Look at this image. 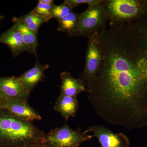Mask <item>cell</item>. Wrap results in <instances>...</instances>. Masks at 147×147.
<instances>
[{
  "label": "cell",
  "mask_w": 147,
  "mask_h": 147,
  "mask_svg": "<svg viewBox=\"0 0 147 147\" xmlns=\"http://www.w3.org/2000/svg\"><path fill=\"white\" fill-rule=\"evenodd\" d=\"M100 42L102 62L88 100L110 124L147 127V18L109 26Z\"/></svg>",
  "instance_id": "obj_1"
},
{
  "label": "cell",
  "mask_w": 147,
  "mask_h": 147,
  "mask_svg": "<svg viewBox=\"0 0 147 147\" xmlns=\"http://www.w3.org/2000/svg\"><path fill=\"white\" fill-rule=\"evenodd\" d=\"M6 111L0 112V143L8 147H22L41 143L45 136L43 131L32 122L21 121Z\"/></svg>",
  "instance_id": "obj_2"
},
{
  "label": "cell",
  "mask_w": 147,
  "mask_h": 147,
  "mask_svg": "<svg viewBox=\"0 0 147 147\" xmlns=\"http://www.w3.org/2000/svg\"><path fill=\"white\" fill-rule=\"evenodd\" d=\"M109 26L147 18V0H105Z\"/></svg>",
  "instance_id": "obj_3"
},
{
  "label": "cell",
  "mask_w": 147,
  "mask_h": 147,
  "mask_svg": "<svg viewBox=\"0 0 147 147\" xmlns=\"http://www.w3.org/2000/svg\"><path fill=\"white\" fill-rule=\"evenodd\" d=\"M108 16L105 10V0L97 4L88 6L79 14L78 27L71 37L84 36L89 38L96 34H100L107 29Z\"/></svg>",
  "instance_id": "obj_4"
},
{
  "label": "cell",
  "mask_w": 147,
  "mask_h": 147,
  "mask_svg": "<svg viewBox=\"0 0 147 147\" xmlns=\"http://www.w3.org/2000/svg\"><path fill=\"white\" fill-rule=\"evenodd\" d=\"M100 34H96L88 38L85 67L79 75V78L84 82L88 94L92 89L102 62Z\"/></svg>",
  "instance_id": "obj_5"
},
{
  "label": "cell",
  "mask_w": 147,
  "mask_h": 147,
  "mask_svg": "<svg viewBox=\"0 0 147 147\" xmlns=\"http://www.w3.org/2000/svg\"><path fill=\"white\" fill-rule=\"evenodd\" d=\"M93 137L92 135L82 132L79 128L72 129L66 123L62 127L53 129L45 135L40 143L56 147H79Z\"/></svg>",
  "instance_id": "obj_6"
},
{
  "label": "cell",
  "mask_w": 147,
  "mask_h": 147,
  "mask_svg": "<svg viewBox=\"0 0 147 147\" xmlns=\"http://www.w3.org/2000/svg\"><path fill=\"white\" fill-rule=\"evenodd\" d=\"M86 134L93 133L97 138L100 147H129V139L125 134L115 133L102 125H96L88 127L84 131Z\"/></svg>",
  "instance_id": "obj_7"
},
{
  "label": "cell",
  "mask_w": 147,
  "mask_h": 147,
  "mask_svg": "<svg viewBox=\"0 0 147 147\" xmlns=\"http://www.w3.org/2000/svg\"><path fill=\"white\" fill-rule=\"evenodd\" d=\"M1 109L6 110L16 118L24 121L32 122L42 119L39 113L29 105L28 101L7 98Z\"/></svg>",
  "instance_id": "obj_8"
},
{
  "label": "cell",
  "mask_w": 147,
  "mask_h": 147,
  "mask_svg": "<svg viewBox=\"0 0 147 147\" xmlns=\"http://www.w3.org/2000/svg\"><path fill=\"white\" fill-rule=\"evenodd\" d=\"M0 90L7 97L25 101L30 93L15 76L0 77Z\"/></svg>",
  "instance_id": "obj_9"
},
{
  "label": "cell",
  "mask_w": 147,
  "mask_h": 147,
  "mask_svg": "<svg viewBox=\"0 0 147 147\" xmlns=\"http://www.w3.org/2000/svg\"><path fill=\"white\" fill-rule=\"evenodd\" d=\"M0 43L7 45L15 57L24 52H28L21 33L13 26L0 35Z\"/></svg>",
  "instance_id": "obj_10"
},
{
  "label": "cell",
  "mask_w": 147,
  "mask_h": 147,
  "mask_svg": "<svg viewBox=\"0 0 147 147\" xmlns=\"http://www.w3.org/2000/svg\"><path fill=\"white\" fill-rule=\"evenodd\" d=\"M49 68L47 64L42 65L37 59L34 66L18 77L21 84L29 92L34 88L45 77V72Z\"/></svg>",
  "instance_id": "obj_11"
},
{
  "label": "cell",
  "mask_w": 147,
  "mask_h": 147,
  "mask_svg": "<svg viewBox=\"0 0 147 147\" xmlns=\"http://www.w3.org/2000/svg\"><path fill=\"white\" fill-rule=\"evenodd\" d=\"M61 94L66 96L77 97L81 93L86 92L84 82L79 78L73 77L68 71L61 73Z\"/></svg>",
  "instance_id": "obj_12"
},
{
  "label": "cell",
  "mask_w": 147,
  "mask_h": 147,
  "mask_svg": "<svg viewBox=\"0 0 147 147\" xmlns=\"http://www.w3.org/2000/svg\"><path fill=\"white\" fill-rule=\"evenodd\" d=\"M79 106L76 97L60 95L56 100L54 109L67 120L70 117H75Z\"/></svg>",
  "instance_id": "obj_13"
},
{
  "label": "cell",
  "mask_w": 147,
  "mask_h": 147,
  "mask_svg": "<svg viewBox=\"0 0 147 147\" xmlns=\"http://www.w3.org/2000/svg\"><path fill=\"white\" fill-rule=\"evenodd\" d=\"M12 21L13 26L21 33L24 44L28 50V53L36 55V49L39 46L37 34L28 28L18 20V17H13Z\"/></svg>",
  "instance_id": "obj_14"
},
{
  "label": "cell",
  "mask_w": 147,
  "mask_h": 147,
  "mask_svg": "<svg viewBox=\"0 0 147 147\" xmlns=\"http://www.w3.org/2000/svg\"><path fill=\"white\" fill-rule=\"evenodd\" d=\"M79 16V14L72 11L65 17L58 20V31L65 33L71 37L78 27Z\"/></svg>",
  "instance_id": "obj_15"
},
{
  "label": "cell",
  "mask_w": 147,
  "mask_h": 147,
  "mask_svg": "<svg viewBox=\"0 0 147 147\" xmlns=\"http://www.w3.org/2000/svg\"><path fill=\"white\" fill-rule=\"evenodd\" d=\"M18 18L28 28L37 34L42 24L49 21L45 18L35 15L31 12Z\"/></svg>",
  "instance_id": "obj_16"
},
{
  "label": "cell",
  "mask_w": 147,
  "mask_h": 147,
  "mask_svg": "<svg viewBox=\"0 0 147 147\" xmlns=\"http://www.w3.org/2000/svg\"><path fill=\"white\" fill-rule=\"evenodd\" d=\"M53 4H45L39 1L36 7L31 12L39 17L50 20L53 18L52 9Z\"/></svg>",
  "instance_id": "obj_17"
},
{
  "label": "cell",
  "mask_w": 147,
  "mask_h": 147,
  "mask_svg": "<svg viewBox=\"0 0 147 147\" xmlns=\"http://www.w3.org/2000/svg\"><path fill=\"white\" fill-rule=\"evenodd\" d=\"M72 9L65 2L60 5L53 4L52 9L53 18H55L57 21L67 16L71 11Z\"/></svg>",
  "instance_id": "obj_18"
},
{
  "label": "cell",
  "mask_w": 147,
  "mask_h": 147,
  "mask_svg": "<svg viewBox=\"0 0 147 147\" xmlns=\"http://www.w3.org/2000/svg\"><path fill=\"white\" fill-rule=\"evenodd\" d=\"M102 0H65L66 3L71 9L77 7L82 4H87L88 6L97 4L102 1Z\"/></svg>",
  "instance_id": "obj_19"
},
{
  "label": "cell",
  "mask_w": 147,
  "mask_h": 147,
  "mask_svg": "<svg viewBox=\"0 0 147 147\" xmlns=\"http://www.w3.org/2000/svg\"><path fill=\"white\" fill-rule=\"evenodd\" d=\"M7 98L0 90V109Z\"/></svg>",
  "instance_id": "obj_20"
},
{
  "label": "cell",
  "mask_w": 147,
  "mask_h": 147,
  "mask_svg": "<svg viewBox=\"0 0 147 147\" xmlns=\"http://www.w3.org/2000/svg\"><path fill=\"white\" fill-rule=\"evenodd\" d=\"M36 147H56L52 145L47 144H42V143H39L36 145Z\"/></svg>",
  "instance_id": "obj_21"
},
{
  "label": "cell",
  "mask_w": 147,
  "mask_h": 147,
  "mask_svg": "<svg viewBox=\"0 0 147 147\" xmlns=\"http://www.w3.org/2000/svg\"><path fill=\"white\" fill-rule=\"evenodd\" d=\"M39 1L47 5L53 4L54 3L53 0H39Z\"/></svg>",
  "instance_id": "obj_22"
},
{
  "label": "cell",
  "mask_w": 147,
  "mask_h": 147,
  "mask_svg": "<svg viewBox=\"0 0 147 147\" xmlns=\"http://www.w3.org/2000/svg\"><path fill=\"white\" fill-rule=\"evenodd\" d=\"M22 147H36V146H35V145H26V146H24Z\"/></svg>",
  "instance_id": "obj_23"
},
{
  "label": "cell",
  "mask_w": 147,
  "mask_h": 147,
  "mask_svg": "<svg viewBox=\"0 0 147 147\" xmlns=\"http://www.w3.org/2000/svg\"><path fill=\"white\" fill-rule=\"evenodd\" d=\"M4 18V16L0 14V21H1Z\"/></svg>",
  "instance_id": "obj_24"
}]
</instances>
